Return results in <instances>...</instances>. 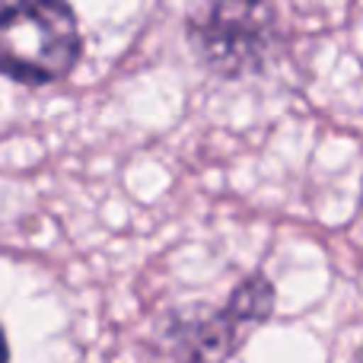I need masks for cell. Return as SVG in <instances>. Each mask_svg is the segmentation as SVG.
Wrapping results in <instances>:
<instances>
[{"label":"cell","instance_id":"6da1fadb","mask_svg":"<svg viewBox=\"0 0 363 363\" xmlns=\"http://www.w3.org/2000/svg\"><path fill=\"white\" fill-rule=\"evenodd\" d=\"M80 23L67 0H0V74L23 86L57 83L80 61Z\"/></svg>","mask_w":363,"mask_h":363},{"label":"cell","instance_id":"7a4b0ae2","mask_svg":"<svg viewBox=\"0 0 363 363\" xmlns=\"http://www.w3.org/2000/svg\"><path fill=\"white\" fill-rule=\"evenodd\" d=\"M194 57L223 80L262 74L281 42L274 0H201L185 23Z\"/></svg>","mask_w":363,"mask_h":363},{"label":"cell","instance_id":"3957f363","mask_svg":"<svg viewBox=\"0 0 363 363\" xmlns=\"http://www.w3.org/2000/svg\"><path fill=\"white\" fill-rule=\"evenodd\" d=\"M274 313V284L264 274H249L223 306H191L172 315L166 347L176 363H226L242 338Z\"/></svg>","mask_w":363,"mask_h":363},{"label":"cell","instance_id":"277c9868","mask_svg":"<svg viewBox=\"0 0 363 363\" xmlns=\"http://www.w3.org/2000/svg\"><path fill=\"white\" fill-rule=\"evenodd\" d=\"M0 363H10V345H6L4 328H0Z\"/></svg>","mask_w":363,"mask_h":363},{"label":"cell","instance_id":"5b68a950","mask_svg":"<svg viewBox=\"0 0 363 363\" xmlns=\"http://www.w3.org/2000/svg\"><path fill=\"white\" fill-rule=\"evenodd\" d=\"M354 363H363V347L357 351V357H354Z\"/></svg>","mask_w":363,"mask_h":363},{"label":"cell","instance_id":"8992f818","mask_svg":"<svg viewBox=\"0 0 363 363\" xmlns=\"http://www.w3.org/2000/svg\"><path fill=\"white\" fill-rule=\"evenodd\" d=\"M360 213H363V194H360Z\"/></svg>","mask_w":363,"mask_h":363}]
</instances>
